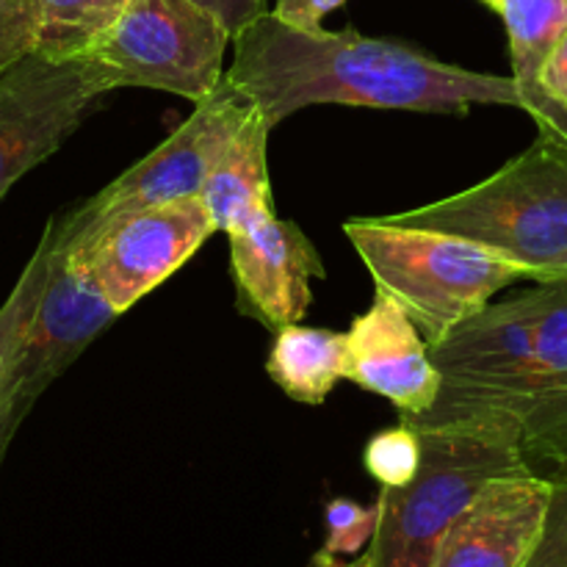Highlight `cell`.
Wrapping results in <instances>:
<instances>
[{"instance_id":"obj_1","label":"cell","mask_w":567,"mask_h":567,"mask_svg":"<svg viewBox=\"0 0 567 567\" xmlns=\"http://www.w3.org/2000/svg\"><path fill=\"white\" fill-rule=\"evenodd\" d=\"M271 127L310 105L468 114L471 105L526 109L513 75L446 64L404 42L358 31H305L275 11L233 37L225 72Z\"/></svg>"},{"instance_id":"obj_2","label":"cell","mask_w":567,"mask_h":567,"mask_svg":"<svg viewBox=\"0 0 567 567\" xmlns=\"http://www.w3.org/2000/svg\"><path fill=\"white\" fill-rule=\"evenodd\" d=\"M120 319L70 247L64 210L50 216L0 305V460L44 391Z\"/></svg>"},{"instance_id":"obj_3","label":"cell","mask_w":567,"mask_h":567,"mask_svg":"<svg viewBox=\"0 0 567 567\" xmlns=\"http://www.w3.org/2000/svg\"><path fill=\"white\" fill-rule=\"evenodd\" d=\"M421 465L404 487H380V524L365 548L374 567H430L443 535L498 476L532 474L520 424L471 415L419 426Z\"/></svg>"},{"instance_id":"obj_4","label":"cell","mask_w":567,"mask_h":567,"mask_svg":"<svg viewBox=\"0 0 567 567\" xmlns=\"http://www.w3.org/2000/svg\"><path fill=\"white\" fill-rule=\"evenodd\" d=\"M380 219L468 238L520 266L532 282L567 280V136L540 131L476 186Z\"/></svg>"},{"instance_id":"obj_5","label":"cell","mask_w":567,"mask_h":567,"mask_svg":"<svg viewBox=\"0 0 567 567\" xmlns=\"http://www.w3.org/2000/svg\"><path fill=\"white\" fill-rule=\"evenodd\" d=\"M343 233L377 291L408 310L430 347L485 310L498 291L529 280L520 266L452 233L391 225L380 216L347 221Z\"/></svg>"},{"instance_id":"obj_6","label":"cell","mask_w":567,"mask_h":567,"mask_svg":"<svg viewBox=\"0 0 567 567\" xmlns=\"http://www.w3.org/2000/svg\"><path fill=\"white\" fill-rule=\"evenodd\" d=\"M230 44L225 22L194 0H133L81 61L105 94L158 89L197 105L225 78Z\"/></svg>"},{"instance_id":"obj_7","label":"cell","mask_w":567,"mask_h":567,"mask_svg":"<svg viewBox=\"0 0 567 567\" xmlns=\"http://www.w3.org/2000/svg\"><path fill=\"white\" fill-rule=\"evenodd\" d=\"M258 109L236 83L221 78L219 86L194 105V114L175 127L153 153L100 188L94 197L66 208L72 236H89L105 221L172 199L197 197L216 161L233 142L249 114Z\"/></svg>"},{"instance_id":"obj_8","label":"cell","mask_w":567,"mask_h":567,"mask_svg":"<svg viewBox=\"0 0 567 567\" xmlns=\"http://www.w3.org/2000/svg\"><path fill=\"white\" fill-rule=\"evenodd\" d=\"M214 233L208 205L197 194L116 216L89 236H72L70 230V247L122 316L169 280Z\"/></svg>"},{"instance_id":"obj_9","label":"cell","mask_w":567,"mask_h":567,"mask_svg":"<svg viewBox=\"0 0 567 567\" xmlns=\"http://www.w3.org/2000/svg\"><path fill=\"white\" fill-rule=\"evenodd\" d=\"M105 97L81 59L31 53L0 78V203Z\"/></svg>"},{"instance_id":"obj_10","label":"cell","mask_w":567,"mask_h":567,"mask_svg":"<svg viewBox=\"0 0 567 567\" xmlns=\"http://www.w3.org/2000/svg\"><path fill=\"white\" fill-rule=\"evenodd\" d=\"M230 269L238 310L271 332L299 324L324 277L319 249L297 221L266 214L230 233Z\"/></svg>"},{"instance_id":"obj_11","label":"cell","mask_w":567,"mask_h":567,"mask_svg":"<svg viewBox=\"0 0 567 567\" xmlns=\"http://www.w3.org/2000/svg\"><path fill=\"white\" fill-rule=\"evenodd\" d=\"M347 380L388 399L399 421L413 424L430 413L441 393V371L432 360L430 341L408 310L385 293L347 330Z\"/></svg>"},{"instance_id":"obj_12","label":"cell","mask_w":567,"mask_h":567,"mask_svg":"<svg viewBox=\"0 0 567 567\" xmlns=\"http://www.w3.org/2000/svg\"><path fill=\"white\" fill-rule=\"evenodd\" d=\"M551 482L498 476L443 535L430 567H526L546 529Z\"/></svg>"},{"instance_id":"obj_13","label":"cell","mask_w":567,"mask_h":567,"mask_svg":"<svg viewBox=\"0 0 567 567\" xmlns=\"http://www.w3.org/2000/svg\"><path fill=\"white\" fill-rule=\"evenodd\" d=\"M535 338L518 424L532 474H567V280L537 282Z\"/></svg>"},{"instance_id":"obj_14","label":"cell","mask_w":567,"mask_h":567,"mask_svg":"<svg viewBox=\"0 0 567 567\" xmlns=\"http://www.w3.org/2000/svg\"><path fill=\"white\" fill-rule=\"evenodd\" d=\"M269 133L271 125L260 114V109H255L205 181L199 197L208 205L216 233L221 230L225 236H230L249 221L275 214L269 155H266Z\"/></svg>"},{"instance_id":"obj_15","label":"cell","mask_w":567,"mask_h":567,"mask_svg":"<svg viewBox=\"0 0 567 567\" xmlns=\"http://www.w3.org/2000/svg\"><path fill=\"white\" fill-rule=\"evenodd\" d=\"M493 11L507 28L513 81L526 103L524 111L540 131H551V111L540 94V70L567 31V0H498Z\"/></svg>"},{"instance_id":"obj_16","label":"cell","mask_w":567,"mask_h":567,"mask_svg":"<svg viewBox=\"0 0 567 567\" xmlns=\"http://www.w3.org/2000/svg\"><path fill=\"white\" fill-rule=\"evenodd\" d=\"M271 382L288 399L321 404L341 380H347V332L288 324L275 332L269 360Z\"/></svg>"},{"instance_id":"obj_17","label":"cell","mask_w":567,"mask_h":567,"mask_svg":"<svg viewBox=\"0 0 567 567\" xmlns=\"http://www.w3.org/2000/svg\"><path fill=\"white\" fill-rule=\"evenodd\" d=\"M133 0H33L39 20L37 53L81 59Z\"/></svg>"},{"instance_id":"obj_18","label":"cell","mask_w":567,"mask_h":567,"mask_svg":"<svg viewBox=\"0 0 567 567\" xmlns=\"http://www.w3.org/2000/svg\"><path fill=\"white\" fill-rule=\"evenodd\" d=\"M365 474L380 487H404L413 482L421 465V435L415 426L399 421V426L382 430L363 449Z\"/></svg>"},{"instance_id":"obj_19","label":"cell","mask_w":567,"mask_h":567,"mask_svg":"<svg viewBox=\"0 0 567 567\" xmlns=\"http://www.w3.org/2000/svg\"><path fill=\"white\" fill-rule=\"evenodd\" d=\"M380 524V504H360L352 498H332L324 507L327 537L316 563H336L371 546Z\"/></svg>"},{"instance_id":"obj_20","label":"cell","mask_w":567,"mask_h":567,"mask_svg":"<svg viewBox=\"0 0 567 567\" xmlns=\"http://www.w3.org/2000/svg\"><path fill=\"white\" fill-rule=\"evenodd\" d=\"M39 20L33 0H0V78L37 53Z\"/></svg>"},{"instance_id":"obj_21","label":"cell","mask_w":567,"mask_h":567,"mask_svg":"<svg viewBox=\"0 0 567 567\" xmlns=\"http://www.w3.org/2000/svg\"><path fill=\"white\" fill-rule=\"evenodd\" d=\"M551 504L540 546L526 567H567V474L551 476Z\"/></svg>"},{"instance_id":"obj_22","label":"cell","mask_w":567,"mask_h":567,"mask_svg":"<svg viewBox=\"0 0 567 567\" xmlns=\"http://www.w3.org/2000/svg\"><path fill=\"white\" fill-rule=\"evenodd\" d=\"M343 3H347V0H277L275 14L293 28L319 31L321 20H324L330 11L341 9Z\"/></svg>"},{"instance_id":"obj_23","label":"cell","mask_w":567,"mask_h":567,"mask_svg":"<svg viewBox=\"0 0 567 567\" xmlns=\"http://www.w3.org/2000/svg\"><path fill=\"white\" fill-rule=\"evenodd\" d=\"M194 3L219 17L233 37L241 33L247 25H252L260 14H266V0H194Z\"/></svg>"},{"instance_id":"obj_24","label":"cell","mask_w":567,"mask_h":567,"mask_svg":"<svg viewBox=\"0 0 567 567\" xmlns=\"http://www.w3.org/2000/svg\"><path fill=\"white\" fill-rule=\"evenodd\" d=\"M313 567H374L371 565L369 554H360L358 559H352V563H341V559H336V563H313Z\"/></svg>"},{"instance_id":"obj_25","label":"cell","mask_w":567,"mask_h":567,"mask_svg":"<svg viewBox=\"0 0 567 567\" xmlns=\"http://www.w3.org/2000/svg\"><path fill=\"white\" fill-rule=\"evenodd\" d=\"M480 3H485L487 9H496V3H498V0H480Z\"/></svg>"},{"instance_id":"obj_26","label":"cell","mask_w":567,"mask_h":567,"mask_svg":"<svg viewBox=\"0 0 567 567\" xmlns=\"http://www.w3.org/2000/svg\"><path fill=\"white\" fill-rule=\"evenodd\" d=\"M0 463H3V460H0Z\"/></svg>"}]
</instances>
